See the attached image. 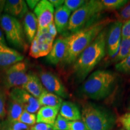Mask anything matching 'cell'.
I'll use <instances>...</instances> for the list:
<instances>
[{
  "instance_id": "obj_16",
  "label": "cell",
  "mask_w": 130,
  "mask_h": 130,
  "mask_svg": "<svg viewBox=\"0 0 130 130\" xmlns=\"http://www.w3.org/2000/svg\"><path fill=\"white\" fill-rule=\"evenodd\" d=\"M23 24L24 34L28 41L31 43L38 30V21L35 13L27 12L24 16Z\"/></svg>"
},
{
  "instance_id": "obj_11",
  "label": "cell",
  "mask_w": 130,
  "mask_h": 130,
  "mask_svg": "<svg viewBox=\"0 0 130 130\" xmlns=\"http://www.w3.org/2000/svg\"><path fill=\"white\" fill-rule=\"evenodd\" d=\"M123 22L116 21L113 22L108 28L106 40V48L108 54L113 57L118 53L122 40V27Z\"/></svg>"
},
{
  "instance_id": "obj_9",
  "label": "cell",
  "mask_w": 130,
  "mask_h": 130,
  "mask_svg": "<svg viewBox=\"0 0 130 130\" xmlns=\"http://www.w3.org/2000/svg\"><path fill=\"white\" fill-rule=\"evenodd\" d=\"M9 96L10 99L21 103L23 105L24 110L29 113H36L41 106L38 99L30 95L22 87L13 88L10 92Z\"/></svg>"
},
{
  "instance_id": "obj_13",
  "label": "cell",
  "mask_w": 130,
  "mask_h": 130,
  "mask_svg": "<svg viewBox=\"0 0 130 130\" xmlns=\"http://www.w3.org/2000/svg\"><path fill=\"white\" fill-rule=\"evenodd\" d=\"M24 57L20 53L7 45H0V69L5 70L23 60Z\"/></svg>"
},
{
  "instance_id": "obj_38",
  "label": "cell",
  "mask_w": 130,
  "mask_h": 130,
  "mask_svg": "<svg viewBox=\"0 0 130 130\" xmlns=\"http://www.w3.org/2000/svg\"><path fill=\"white\" fill-rule=\"evenodd\" d=\"M25 2L31 9H35L39 1L38 0H28V1H26Z\"/></svg>"
},
{
  "instance_id": "obj_39",
  "label": "cell",
  "mask_w": 130,
  "mask_h": 130,
  "mask_svg": "<svg viewBox=\"0 0 130 130\" xmlns=\"http://www.w3.org/2000/svg\"><path fill=\"white\" fill-rule=\"evenodd\" d=\"M0 45H6V41H5V39L4 37V35H3L2 31L0 30Z\"/></svg>"
},
{
  "instance_id": "obj_8",
  "label": "cell",
  "mask_w": 130,
  "mask_h": 130,
  "mask_svg": "<svg viewBox=\"0 0 130 130\" xmlns=\"http://www.w3.org/2000/svg\"><path fill=\"white\" fill-rule=\"evenodd\" d=\"M40 79L45 90L58 95L61 98H67L69 94L60 79L56 75L50 71H42L40 72Z\"/></svg>"
},
{
  "instance_id": "obj_10",
  "label": "cell",
  "mask_w": 130,
  "mask_h": 130,
  "mask_svg": "<svg viewBox=\"0 0 130 130\" xmlns=\"http://www.w3.org/2000/svg\"><path fill=\"white\" fill-rule=\"evenodd\" d=\"M35 14L38 21L37 31H40L54 22V8L49 1L42 0L35 7Z\"/></svg>"
},
{
  "instance_id": "obj_23",
  "label": "cell",
  "mask_w": 130,
  "mask_h": 130,
  "mask_svg": "<svg viewBox=\"0 0 130 130\" xmlns=\"http://www.w3.org/2000/svg\"><path fill=\"white\" fill-rule=\"evenodd\" d=\"M104 10H116L121 9L128 4L129 1L126 0H102Z\"/></svg>"
},
{
  "instance_id": "obj_26",
  "label": "cell",
  "mask_w": 130,
  "mask_h": 130,
  "mask_svg": "<svg viewBox=\"0 0 130 130\" xmlns=\"http://www.w3.org/2000/svg\"><path fill=\"white\" fill-rule=\"evenodd\" d=\"M115 68L119 72L130 74V54L122 61L117 63Z\"/></svg>"
},
{
  "instance_id": "obj_19",
  "label": "cell",
  "mask_w": 130,
  "mask_h": 130,
  "mask_svg": "<svg viewBox=\"0 0 130 130\" xmlns=\"http://www.w3.org/2000/svg\"><path fill=\"white\" fill-rule=\"evenodd\" d=\"M58 109L47 106H42L37 111L36 122L53 125L58 116Z\"/></svg>"
},
{
  "instance_id": "obj_28",
  "label": "cell",
  "mask_w": 130,
  "mask_h": 130,
  "mask_svg": "<svg viewBox=\"0 0 130 130\" xmlns=\"http://www.w3.org/2000/svg\"><path fill=\"white\" fill-rule=\"evenodd\" d=\"M7 96L4 90L0 88V119L6 116L7 111L6 109V101Z\"/></svg>"
},
{
  "instance_id": "obj_29",
  "label": "cell",
  "mask_w": 130,
  "mask_h": 130,
  "mask_svg": "<svg viewBox=\"0 0 130 130\" xmlns=\"http://www.w3.org/2000/svg\"><path fill=\"white\" fill-rule=\"evenodd\" d=\"M119 21L123 22L130 19V3H128L126 6L122 8L118 13Z\"/></svg>"
},
{
  "instance_id": "obj_31",
  "label": "cell",
  "mask_w": 130,
  "mask_h": 130,
  "mask_svg": "<svg viewBox=\"0 0 130 130\" xmlns=\"http://www.w3.org/2000/svg\"><path fill=\"white\" fill-rule=\"evenodd\" d=\"M69 130H89L82 119L70 121Z\"/></svg>"
},
{
  "instance_id": "obj_35",
  "label": "cell",
  "mask_w": 130,
  "mask_h": 130,
  "mask_svg": "<svg viewBox=\"0 0 130 130\" xmlns=\"http://www.w3.org/2000/svg\"><path fill=\"white\" fill-rule=\"evenodd\" d=\"M46 30L49 33H50V35H51L53 37H54L56 36L57 35V30L56 27L55 25L54 22H52L51 24H50L48 27H47Z\"/></svg>"
},
{
  "instance_id": "obj_17",
  "label": "cell",
  "mask_w": 130,
  "mask_h": 130,
  "mask_svg": "<svg viewBox=\"0 0 130 130\" xmlns=\"http://www.w3.org/2000/svg\"><path fill=\"white\" fill-rule=\"evenodd\" d=\"M21 87L37 99L39 98L45 90L40 79L36 75L32 73H30V77L28 81Z\"/></svg>"
},
{
  "instance_id": "obj_20",
  "label": "cell",
  "mask_w": 130,
  "mask_h": 130,
  "mask_svg": "<svg viewBox=\"0 0 130 130\" xmlns=\"http://www.w3.org/2000/svg\"><path fill=\"white\" fill-rule=\"evenodd\" d=\"M38 100L41 106L54 107L58 110H60L63 102L61 97L49 92L46 90L43 91Z\"/></svg>"
},
{
  "instance_id": "obj_24",
  "label": "cell",
  "mask_w": 130,
  "mask_h": 130,
  "mask_svg": "<svg viewBox=\"0 0 130 130\" xmlns=\"http://www.w3.org/2000/svg\"><path fill=\"white\" fill-rule=\"evenodd\" d=\"M18 121L28 125H33L36 122V116L35 114L29 113L24 110Z\"/></svg>"
},
{
  "instance_id": "obj_14",
  "label": "cell",
  "mask_w": 130,
  "mask_h": 130,
  "mask_svg": "<svg viewBox=\"0 0 130 130\" xmlns=\"http://www.w3.org/2000/svg\"><path fill=\"white\" fill-rule=\"evenodd\" d=\"M4 11L6 14L16 19H21L28 12V6L23 0H8L6 2Z\"/></svg>"
},
{
  "instance_id": "obj_32",
  "label": "cell",
  "mask_w": 130,
  "mask_h": 130,
  "mask_svg": "<svg viewBox=\"0 0 130 130\" xmlns=\"http://www.w3.org/2000/svg\"><path fill=\"white\" fill-rule=\"evenodd\" d=\"M121 35L122 39H130V19L123 22Z\"/></svg>"
},
{
  "instance_id": "obj_12",
  "label": "cell",
  "mask_w": 130,
  "mask_h": 130,
  "mask_svg": "<svg viewBox=\"0 0 130 130\" xmlns=\"http://www.w3.org/2000/svg\"><path fill=\"white\" fill-rule=\"evenodd\" d=\"M67 50V36L59 37L54 42L53 47L46 56V61L51 64H58L63 61Z\"/></svg>"
},
{
  "instance_id": "obj_2",
  "label": "cell",
  "mask_w": 130,
  "mask_h": 130,
  "mask_svg": "<svg viewBox=\"0 0 130 130\" xmlns=\"http://www.w3.org/2000/svg\"><path fill=\"white\" fill-rule=\"evenodd\" d=\"M111 21L110 18L103 19L67 36V50L63 62L67 64L74 63L81 53Z\"/></svg>"
},
{
  "instance_id": "obj_30",
  "label": "cell",
  "mask_w": 130,
  "mask_h": 130,
  "mask_svg": "<svg viewBox=\"0 0 130 130\" xmlns=\"http://www.w3.org/2000/svg\"><path fill=\"white\" fill-rule=\"evenodd\" d=\"M118 122L125 130H130V111L125 113L118 119Z\"/></svg>"
},
{
  "instance_id": "obj_22",
  "label": "cell",
  "mask_w": 130,
  "mask_h": 130,
  "mask_svg": "<svg viewBox=\"0 0 130 130\" xmlns=\"http://www.w3.org/2000/svg\"><path fill=\"white\" fill-rule=\"evenodd\" d=\"M130 54V39H122L120 47L116 57L114 58L115 62H120Z\"/></svg>"
},
{
  "instance_id": "obj_21",
  "label": "cell",
  "mask_w": 130,
  "mask_h": 130,
  "mask_svg": "<svg viewBox=\"0 0 130 130\" xmlns=\"http://www.w3.org/2000/svg\"><path fill=\"white\" fill-rule=\"evenodd\" d=\"M24 110L23 105L21 103L10 98L7 104V120L10 122L18 121Z\"/></svg>"
},
{
  "instance_id": "obj_40",
  "label": "cell",
  "mask_w": 130,
  "mask_h": 130,
  "mask_svg": "<svg viewBox=\"0 0 130 130\" xmlns=\"http://www.w3.org/2000/svg\"><path fill=\"white\" fill-rule=\"evenodd\" d=\"M6 1H0V13H1L4 10Z\"/></svg>"
},
{
  "instance_id": "obj_33",
  "label": "cell",
  "mask_w": 130,
  "mask_h": 130,
  "mask_svg": "<svg viewBox=\"0 0 130 130\" xmlns=\"http://www.w3.org/2000/svg\"><path fill=\"white\" fill-rule=\"evenodd\" d=\"M30 130H54L53 126L44 123H39L31 127Z\"/></svg>"
},
{
  "instance_id": "obj_27",
  "label": "cell",
  "mask_w": 130,
  "mask_h": 130,
  "mask_svg": "<svg viewBox=\"0 0 130 130\" xmlns=\"http://www.w3.org/2000/svg\"><path fill=\"white\" fill-rule=\"evenodd\" d=\"M86 1L84 0H65L64 6L71 12H75L85 4Z\"/></svg>"
},
{
  "instance_id": "obj_7",
  "label": "cell",
  "mask_w": 130,
  "mask_h": 130,
  "mask_svg": "<svg viewBox=\"0 0 130 130\" xmlns=\"http://www.w3.org/2000/svg\"><path fill=\"white\" fill-rule=\"evenodd\" d=\"M30 77L28 73V66L26 63L20 61L5 69L3 74L2 81L7 89L21 87Z\"/></svg>"
},
{
  "instance_id": "obj_37",
  "label": "cell",
  "mask_w": 130,
  "mask_h": 130,
  "mask_svg": "<svg viewBox=\"0 0 130 130\" xmlns=\"http://www.w3.org/2000/svg\"><path fill=\"white\" fill-rule=\"evenodd\" d=\"M50 1L51 3V4L53 5L54 8H57L61 7V6H63V4H64V1L63 0H50Z\"/></svg>"
},
{
  "instance_id": "obj_25",
  "label": "cell",
  "mask_w": 130,
  "mask_h": 130,
  "mask_svg": "<svg viewBox=\"0 0 130 130\" xmlns=\"http://www.w3.org/2000/svg\"><path fill=\"white\" fill-rule=\"evenodd\" d=\"M69 122L60 115H58L56 121L53 125L54 130H69Z\"/></svg>"
},
{
  "instance_id": "obj_4",
  "label": "cell",
  "mask_w": 130,
  "mask_h": 130,
  "mask_svg": "<svg viewBox=\"0 0 130 130\" xmlns=\"http://www.w3.org/2000/svg\"><path fill=\"white\" fill-rule=\"evenodd\" d=\"M81 119L89 130H110L115 123L111 114L91 103H86L83 107Z\"/></svg>"
},
{
  "instance_id": "obj_1",
  "label": "cell",
  "mask_w": 130,
  "mask_h": 130,
  "mask_svg": "<svg viewBox=\"0 0 130 130\" xmlns=\"http://www.w3.org/2000/svg\"><path fill=\"white\" fill-rule=\"evenodd\" d=\"M107 31L108 28L106 27L81 53L74 63V73L79 81L84 80L105 56Z\"/></svg>"
},
{
  "instance_id": "obj_34",
  "label": "cell",
  "mask_w": 130,
  "mask_h": 130,
  "mask_svg": "<svg viewBox=\"0 0 130 130\" xmlns=\"http://www.w3.org/2000/svg\"><path fill=\"white\" fill-rule=\"evenodd\" d=\"M12 130H30L31 127L28 125L20 122L19 121H15L12 122Z\"/></svg>"
},
{
  "instance_id": "obj_6",
  "label": "cell",
  "mask_w": 130,
  "mask_h": 130,
  "mask_svg": "<svg viewBox=\"0 0 130 130\" xmlns=\"http://www.w3.org/2000/svg\"><path fill=\"white\" fill-rule=\"evenodd\" d=\"M0 23L9 43L18 49L25 51L28 46L24 39L23 28L18 19L5 13L0 18Z\"/></svg>"
},
{
  "instance_id": "obj_42",
  "label": "cell",
  "mask_w": 130,
  "mask_h": 130,
  "mask_svg": "<svg viewBox=\"0 0 130 130\" xmlns=\"http://www.w3.org/2000/svg\"><path fill=\"white\" fill-rule=\"evenodd\" d=\"M119 130H125L124 129H123V128H122V129H119Z\"/></svg>"
},
{
  "instance_id": "obj_5",
  "label": "cell",
  "mask_w": 130,
  "mask_h": 130,
  "mask_svg": "<svg viewBox=\"0 0 130 130\" xmlns=\"http://www.w3.org/2000/svg\"><path fill=\"white\" fill-rule=\"evenodd\" d=\"M102 10L104 8L101 1H86L83 6L73 12L70 16L67 30L72 33L78 31L86 27Z\"/></svg>"
},
{
  "instance_id": "obj_18",
  "label": "cell",
  "mask_w": 130,
  "mask_h": 130,
  "mask_svg": "<svg viewBox=\"0 0 130 130\" xmlns=\"http://www.w3.org/2000/svg\"><path fill=\"white\" fill-rule=\"evenodd\" d=\"M59 115L69 121L81 119V115L78 107L75 104L70 101L63 102L60 108Z\"/></svg>"
},
{
  "instance_id": "obj_36",
  "label": "cell",
  "mask_w": 130,
  "mask_h": 130,
  "mask_svg": "<svg viewBox=\"0 0 130 130\" xmlns=\"http://www.w3.org/2000/svg\"><path fill=\"white\" fill-rule=\"evenodd\" d=\"M0 130H12V124L8 120L0 122Z\"/></svg>"
},
{
  "instance_id": "obj_3",
  "label": "cell",
  "mask_w": 130,
  "mask_h": 130,
  "mask_svg": "<svg viewBox=\"0 0 130 130\" xmlns=\"http://www.w3.org/2000/svg\"><path fill=\"white\" fill-rule=\"evenodd\" d=\"M116 74L109 71L98 70L89 76L79 89L81 95L100 100L108 96L113 90Z\"/></svg>"
},
{
  "instance_id": "obj_41",
  "label": "cell",
  "mask_w": 130,
  "mask_h": 130,
  "mask_svg": "<svg viewBox=\"0 0 130 130\" xmlns=\"http://www.w3.org/2000/svg\"><path fill=\"white\" fill-rule=\"evenodd\" d=\"M128 110H129V111H130V101H129V104H128Z\"/></svg>"
},
{
  "instance_id": "obj_15",
  "label": "cell",
  "mask_w": 130,
  "mask_h": 130,
  "mask_svg": "<svg viewBox=\"0 0 130 130\" xmlns=\"http://www.w3.org/2000/svg\"><path fill=\"white\" fill-rule=\"evenodd\" d=\"M71 13V11L64 5L56 9L54 12V22L59 33H63L67 30Z\"/></svg>"
}]
</instances>
